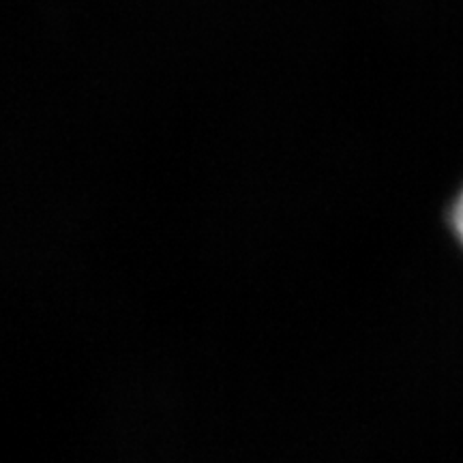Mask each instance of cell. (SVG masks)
I'll list each match as a JSON object with an SVG mask.
<instances>
[{
	"label": "cell",
	"mask_w": 463,
	"mask_h": 463,
	"mask_svg": "<svg viewBox=\"0 0 463 463\" xmlns=\"http://www.w3.org/2000/svg\"><path fill=\"white\" fill-rule=\"evenodd\" d=\"M453 223H455V230L457 234H459V239L463 241V194L459 202L455 204V211H453Z\"/></svg>",
	"instance_id": "cell-1"
}]
</instances>
